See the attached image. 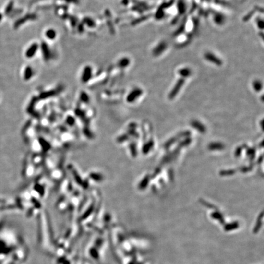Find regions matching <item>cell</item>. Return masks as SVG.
Masks as SVG:
<instances>
[{"label":"cell","mask_w":264,"mask_h":264,"mask_svg":"<svg viewBox=\"0 0 264 264\" xmlns=\"http://www.w3.org/2000/svg\"><path fill=\"white\" fill-rule=\"evenodd\" d=\"M37 48H38V46L36 44L31 45V46L28 48V50H27L26 56L29 58L33 57L34 55H35L36 53L37 50Z\"/></svg>","instance_id":"obj_1"},{"label":"cell","mask_w":264,"mask_h":264,"mask_svg":"<svg viewBox=\"0 0 264 264\" xmlns=\"http://www.w3.org/2000/svg\"><path fill=\"white\" fill-rule=\"evenodd\" d=\"M91 76V69L89 67H87L85 68L84 70L83 74L82 79L84 82L88 81L90 79Z\"/></svg>","instance_id":"obj_2"},{"label":"cell","mask_w":264,"mask_h":264,"mask_svg":"<svg viewBox=\"0 0 264 264\" xmlns=\"http://www.w3.org/2000/svg\"><path fill=\"white\" fill-rule=\"evenodd\" d=\"M46 36L48 39H53L56 37V33L54 30L52 29H49L46 32Z\"/></svg>","instance_id":"obj_3"},{"label":"cell","mask_w":264,"mask_h":264,"mask_svg":"<svg viewBox=\"0 0 264 264\" xmlns=\"http://www.w3.org/2000/svg\"><path fill=\"white\" fill-rule=\"evenodd\" d=\"M26 74H25V78L26 79H29V78H30L32 75V70L30 67L27 68L26 70Z\"/></svg>","instance_id":"obj_4"}]
</instances>
